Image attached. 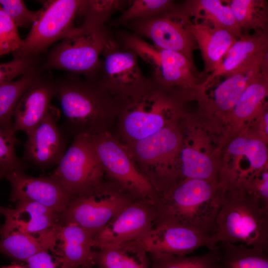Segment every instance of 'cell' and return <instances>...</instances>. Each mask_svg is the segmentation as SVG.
<instances>
[{"instance_id":"6da1fadb","label":"cell","mask_w":268,"mask_h":268,"mask_svg":"<svg viewBox=\"0 0 268 268\" xmlns=\"http://www.w3.org/2000/svg\"><path fill=\"white\" fill-rule=\"evenodd\" d=\"M54 81L55 97L74 136L111 132L119 111V101L113 95L97 81L74 74Z\"/></svg>"},{"instance_id":"7a4b0ae2","label":"cell","mask_w":268,"mask_h":268,"mask_svg":"<svg viewBox=\"0 0 268 268\" xmlns=\"http://www.w3.org/2000/svg\"><path fill=\"white\" fill-rule=\"evenodd\" d=\"M224 189L218 181L185 179L179 182L156 197L154 225H181L215 239L216 220Z\"/></svg>"},{"instance_id":"3957f363","label":"cell","mask_w":268,"mask_h":268,"mask_svg":"<svg viewBox=\"0 0 268 268\" xmlns=\"http://www.w3.org/2000/svg\"><path fill=\"white\" fill-rule=\"evenodd\" d=\"M184 101L176 94L152 83L131 97L119 101L114 136L123 144L149 136L177 122Z\"/></svg>"},{"instance_id":"277c9868","label":"cell","mask_w":268,"mask_h":268,"mask_svg":"<svg viewBox=\"0 0 268 268\" xmlns=\"http://www.w3.org/2000/svg\"><path fill=\"white\" fill-rule=\"evenodd\" d=\"M215 239L268 253V207L241 183L225 188L216 220Z\"/></svg>"},{"instance_id":"5b68a950","label":"cell","mask_w":268,"mask_h":268,"mask_svg":"<svg viewBox=\"0 0 268 268\" xmlns=\"http://www.w3.org/2000/svg\"><path fill=\"white\" fill-rule=\"evenodd\" d=\"M119 42L133 51L152 68L151 78L160 86L185 100L190 93L205 89L207 74L199 71L194 62L181 53L159 49L134 33L120 34Z\"/></svg>"},{"instance_id":"8992f818","label":"cell","mask_w":268,"mask_h":268,"mask_svg":"<svg viewBox=\"0 0 268 268\" xmlns=\"http://www.w3.org/2000/svg\"><path fill=\"white\" fill-rule=\"evenodd\" d=\"M111 35L106 25L81 20L48 54L41 69H60L96 80Z\"/></svg>"},{"instance_id":"52a82bcc","label":"cell","mask_w":268,"mask_h":268,"mask_svg":"<svg viewBox=\"0 0 268 268\" xmlns=\"http://www.w3.org/2000/svg\"><path fill=\"white\" fill-rule=\"evenodd\" d=\"M124 145L157 196L179 182L178 156L182 137L177 122L145 138Z\"/></svg>"},{"instance_id":"ba28073f","label":"cell","mask_w":268,"mask_h":268,"mask_svg":"<svg viewBox=\"0 0 268 268\" xmlns=\"http://www.w3.org/2000/svg\"><path fill=\"white\" fill-rule=\"evenodd\" d=\"M136 199L106 177L88 192L72 198L59 214L61 224L72 223L95 235Z\"/></svg>"},{"instance_id":"9c48e42d","label":"cell","mask_w":268,"mask_h":268,"mask_svg":"<svg viewBox=\"0 0 268 268\" xmlns=\"http://www.w3.org/2000/svg\"><path fill=\"white\" fill-rule=\"evenodd\" d=\"M105 177L138 199L154 201L157 194L142 174L126 146L111 132L90 136Z\"/></svg>"},{"instance_id":"30bf717a","label":"cell","mask_w":268,"mask_h":268,"mask_svg":"<svg viewBox=\"0 0 268 268\" xmlns=\"http://www.w3.org/2000/svg\"><path fill=\"white\" fill-rule=\"evenodd\" d=\"M37 12V19L22 39L14 58H36L54 43L63 39L75 26L82 0H48Z\"/></svg>"},{"instance_id":"8fae6325","label":"cell","mask_w":268,"mask_h":268,"mask_svg":"<svg viewBox=\"0 0 268 268\" xmlns=\"http://www.w3.org/2000/svg\"><path fill=\"white\" fill-rule=\"evenodd\" d=\"M50 176L71 199L92 189L105 178L90 136L76 135Z\"/></svg>"},{"instance_id":"7c38bea8","label":"cell","mask_w":268,"mask_h":268,"mask_svg":"<svg viewBox=\"0 0 268 268\" xmlns=\"http://www.w3.org/2000/svg\"><path fill=\"white\" fill-rule=\"evenodd\" d=\"M102 65L96 81L118 100L131 97L152 82L142 73L137 55L111 36L102 53Z\"/></svg>"},{"instance_id":"4fadbf2b","label":"cell","mask_w":268,"mask_h":268,"mask_svg":"<svg viewBox=\"0 0 268 268\" xmlns=\"http://www.w3.org/2000/svg\"><path fill=\"white\" fill-rule=\"evenodd\" d=\"M191 21V17L177 4L164 14L126 24L134 33L150 40L155 47L181 53L194 62L193 54L198 47L190 30Z\"/></svg>"},{"instance_id":"5bb4252c","label":"cell","mask_w":268,"mask_h":268,"mask_svg":"<svg viewBox=\"0 0 268 268\" xmlns=\"http://www.w3.org/2000/svg\"><path fill=\"white\" fill-rule=\"evenodd\" d=\"M136 241L150 255L187 256L201 247L210 250L218 246L214 237L171 223L154 225Z\"/></svg>"},{"instance_id":"9a60e30c","label":"cell","mask_w":268,"mask_h":268,"mask_svg":"<svg viewBox=\"0 0 268 268\" xmlns=\"http://www.w3.org/2000/svg\"><path fill=\"white\" fill-rule=\"evenodd\" d=\"M154 202L136 199L114 216L94 237L98 249L136 241L154 225Z\"/></svg>"},{"instance_id":"2e32d148","label":"cell","mask_w":268,"mask_h":268,"mask_svg":"<svg viewBox=\"0 0 268 268\" xmlns=\"http://www.w3.org/2000/svg\"><path fill=\"white\" fill-rule=\"evenodd\" d=\"M10 185L9 201L16 203L30 201L39 203L62 213L71 198L50 176L35 177L26 174L23 169H11L5 176Z\"/></svg>"},{"instance_id":"e0dca14e","label":"cell","mask_w":268,"mask_h":268,"mask_svg":"<svg viewBox=\"0 0 268 268\" xmlns=\"http://www.w3.org/2000/svg\"><path fill=\"white\" fill-rule=\"evenodd\" d=\"M27 135L25 161L41 169L59 163L66 150V141L51 111Z\"/></svg>"},{"instance_id":"ac0fdd59","label":"cell","mask_w":268,"mask_h":268,"mask_svg":"<svg viewBox=\"0 0 268 268\" xmlns=\"http://www.w3.org/2000/svg\"><path fill=\"white\" fill-rule=\"evenodd\" d=\"M14 208L5 207L0 234L18 231L39 237L49 238L59 223V214L39 203L19 201Z\"/></svg>"},{"instance_id":"d6986e66","label":"cell","mask_w":268,"mask_h":268,"mask_svg":"<svg viewBox=\"0 0 268 268\" xmlns=\"http://www.w3.org/2000/svg\"><path fill=\"white\" fill-rule=\"evenodd\" d=\"M56 95L54 80L41 74L19 99L13 116L15 132L28 134L38 126L51 111V102Z\"/></svg>"},{"instance_id":"ffe728a7","label":"cell","mask_w":268,"mask_h":268,"mask_svg":"<svg viewBox=\"0 0 268 268\" xmlns=\"http://www.w3.org/2000/svg\"><path fill=\"white\" fill-rule=\"evenodd\" d=\"M268 53V30L244 34L228 50L217 68L209 74L205 86L220 76L225 77L248 66L261 63Z\"/></svg>"},{"instance_id":"44dd1931","label":"cell","mask_w":268,"mask_h":268,"mask_svg":"<svg viewBox=\"0 0 268 268\" xmlns=\"http://www.w3.org/2000/svg\"><path fill=\"white\" fill-rule=\"evenodd\" d=\"M95 235L72 223L61 224L57 230V241L61 242L58 262L61 268L93 267L95 247Z\"/></svg>"},{"instance_id":"7402d4cb","label":"cell","mask_w":268,"mask_h":268,"mask_svg":"<svg viewBox=\"0 0 268 268\" xmlns=\"http://www.w3.org/2000/svg\"><path fill=\"white\" fill-rule=\"evenodd\" d=\"M190 30L201 52L204 73L214 71L228 50L238 38L231 32L213 26L206 21H191Z\"/></svg>"},{"instance_id":"603a6c76","label":"cell","mask_w":268,"mask_h":268,"mask_svg":"<svg viewBox=\"0 0 268 268\" xmlns=\"http://www.w3.org/2000/svg\"><path fill=\"white\" fill-rule=\"evenodd\" d=\"M261 63L240 69L225 77L214 91L212 98L202 100L206 109L228 115L246 88L261 73Z\"/></svg>"},{"instance_id":"cb8c5ba5","label":"cell","mask_w":268,"mask_h":268,"mask_svg":"<svg viewBox=\"0 0 268 268\" xmlns=\"http://www.w3.org/2000/svg\"><path fill=\"white\" fill-rule=\"evenodd\" d=\"M183 11L194 21L203 20L214 27L227 30L237 38L243 33L228 6L220 0H190L180 4Z\"/></svg>"},{"instance_id":"d4e9b609","label":"cell","mask_w":268,"mask_h":268,"mask_svg":"<svg viewBox=\"0 0 268 268\" xmlns=\"http://www.w3.org/2000/svg\"><path fill=\"white\" fill-rule=\"evenodd\" d=\"M93 258L98 268H150L148 253L137 241L98 249Z\"/></svg>"},{"instance_id":"484cf974","label":"cell","mask_w":268,"mask_h":268,"mask_svg":"<svg viewBox=\"0 0 268 268\" xmlns=\"http://www.w3.org/2000/svg\"><path fill=\"white\" fill-rule=\"evenodd\" d=\"M268 91V75L261 72L246 88L228 116L234 121L250 120L262 111Z\"/></svg>"},{"instance_id":"4316f807","label":"cell","mask_w":268,"mask_h":268,"mask_svg":"<svg viewBox=\"0 0 268 268\" xmlns=\"http://www.w3.org/2000/svg\"><path fill=\"white\" fill-rule=\"evenodd\" d=\"M220 268H268V253L242 244L221 243Z\"/></svg>"},{"instance_id":"83f0119b","label":"cell","mask_w":268,"mask_h":268,"mask_svg":"<svg viewBox=\"0 0 268 268\" xmlns=\"http://www.w3.org/2000/svg\"><path fill=\"white\" fill-rule=\"evenodd\" d=\"M243 34L250 30H268V5L265 0H225Z\"/></svg>"},{"instance_id":"f1b7e54d","label":"cell","mask_w":268,"mask_h":268,"mask_svg":"<svg viewBox=\"0 0 268 268\" xmlns=\"http://www.w3.org/2000/svg\"><path fill=\"white\" fill-rule=\"evenodd\" d=\"M37 69L21 76L18 79L0 83V127L13 129V116L22 95L41 74Z\"/></svg>"},{"instance_id":"f546056e","label":"cell","mask_w":268,"mask_h":268,"mask_svg":"<svg viewBox=\"0 0 268 268\" xmlns=\"http://www.w3.org/2000/svg\"><path fill=\"white\" fill-rule=\"evenodd\" d=\"M179 182L185 179L218 181L217 170L210 158L190 147L180 149L178 156ZM179 183V182H178Z\"/></svg>"},{"instance_id":"4dcf8cb0","label":"cell","mask_w":268,"mask_h":268,"mask_svg":"<svg viewBox=\"0 0 268 268\" xmlns=\"http://www.w3.org/2000/svg\"><path fill=\"white\" fill-rule=\"evenodd\" d=\"M49 249L39 237L18 231L0 234V253L26 262L34 254Z\"/></svg>"},{"instance_id":"1f68e13d","label":"cell","mask_w":268,"mask_h":268,"mask_svg":"<svg viewBox=\"0 0 268 268\" xmlns=\"http://www.w3.org/2000/svg\"><path fill=\"white\" fill-rule=\"evenodd\" d=\"M150 268H216L220 256L219 246L202 255L194 256L150 255Z\"/></svg>"},{"instance_id":"d6a6232c","label":"cell","mask_w":268,"mask_h":268,"mask_svg":"<svg viewBox=\"0 0 268 268\" xmlns=\"http://www.w3.org/2000/svg\"><path fill=\"white\" fill-rule=\"evenodd\" d=\"M131 1L126 0H82L76 18L105 25L114 13L125 10Z\"/></svg>"},{"instance_id":"836d02e7","label":"cell","mask_w":268,"mask_h":268,"mask_svg":"<svg viewBox=\"0 0 268 268\" xmlns=\"http://www.w3.org/2000/svg\"><path fill=\"white\" fill-rule=\"evenodd\" d=\"M177 5L171 0H134L116 20L117 25L131 21L148 18L164 14Z\"/></svg>"},{"instance_id":"e575fe53","label":"cell","mask_w":268,"mask_h":268,"mask_svg":"<svg viewBox=\"0 0 268 268\" xmlns=\"http://www.w3.org/2000/svg\"><path fill=\"white\" fill-rule=\"evenodd\" d=\"M228 149L229 153L233 155L246 156L254 170L259 171L267 161V146L258 139L237 137L230 142Z\"/></svg>"},{"instance_id":"d590c367","label":"cell","mask_w":268,"mask_h":268,"mask_svg":"<svg viewBox=\"0 0 268 268\" xmlns=\"http://www.w3.org/2000/svg\"><path fill=\"white\" fill-rule=\"evenodd\" d=\"M15 133L13 129L0 127V167L24 169L25 164L15 151V146L19 143Z\"/></svg>"},{"instance_id":"8d00e7d4","label":"cell","mask_w":268,"mask_h":268,"mask_svg":"<svg viewBox=\"0 0 268 268\" xmlns=\"http://www.w3.org/2000/svg\"><path fill=\"white\" fill-rule=\"evenodd\" d=\"M22 41L17 26L0 6V57L15 52Z\"/></svg>"},{"instance_id":"74e56055","label":"cell","mask_w":268,"mask_h":268,"mask_svg":"<svg viewBox=\"0 0 268 268\" xmlns=\"http://www.w3.org/2000/svg\"><path fill=\"white\" fill-rule=\"evenodd\" d=\"M0 6L17 28L31 27L37 19V11L29 10L23 0H0Z\"/></svg>"},{"instance_id":"f35d334b","label":"cell","mask_w":268,"mask_h":268,"mask_svg":"<svg viewBox=\"0 0 268 268\" xmlns=\"http://www.w3.org/2000/svg\"><path fill=\"white\" fill-rule=\"evenodd\" d=\"M38 58H14L8 62L0 64V83L13 80L38 68Z\"/></svg>"},{"instance_id":"ab89813d","label":"cell","mask_w":268,"mask_h":268,"mask_svg":"<svg viewBox=\"0 0 268 268\" xmlns=\"http://www.w3.org/2000/svg\"><path fill=\"white\" fill-rule=\"evenodd\" d=\"M259 174H252L240 183L268 207V174L264 171Z\"/></svg>"},{"instance_id":"60d3db41","label":"cell","mask_w":268,"mask_h":268,"mask_svg":"<svg viewBox=\"0 0 268 268\" xmlns=\"http://www.w3.org/2000/svg\"><path fill=\"white\" fill-rule=\"evenodd\" d=\"M27 268H56L57 264L53 261L52 256L48 251L38 252L26 262Z\"/></svg>"},{"instance_id":"b9f144b4","label":"cell","mask_w":268,"mask_h":268,"mask_svg":"<svg viewBox=\"0 0 268 268\" xmlns=\"http://www.w3.org/2000/svg\"><path fill=\"white\" fill-rule=\"evenodd\" d=\"M9 170H10L8 168L0 167V181L3 177H5V176ZM4 209L5 207L0 205V214H3Z\"/></svg>"},{"instance_id":"7bdbcfd3","label":"cell","mask_w":268,"mask_h":268,"mask_svg":"<svg viewBox=\"0 0 268 268\" xmlns=\"http://www.w3.org/2000/svg\"><path fill=\"white\" fill-rule=\"evenodd\" d=\"M2 268H27L26 267H22L19 265H13L9 266L3 267Z\"/></svg>"},{"instance_id":"ee69618b","label":"cell","mask_w":268,"mask_h":268,"mask_svg":"<svg viewBox=\"0 0 268 268\" xmlns=\"http://www.w3.org/2000/svg\"><path fill=\"white\" fill-rule=\"evenodd\" d=\"M77 268H93V267H78Z\"/></svg>"},{"instance_id":"f6af8a7d","label":"cell","mask_w":268,"mask_h":268,"mask_svg":"<svg viewBox=\"0 0 268 268\" xmlns=\"http://www.w3.org/2000/svg\"><path fill=\"white\" fill-rule=\"evenodd\" d=\"M216 268H220L219 267V265Z\"/></svg>"}]
</instances>
